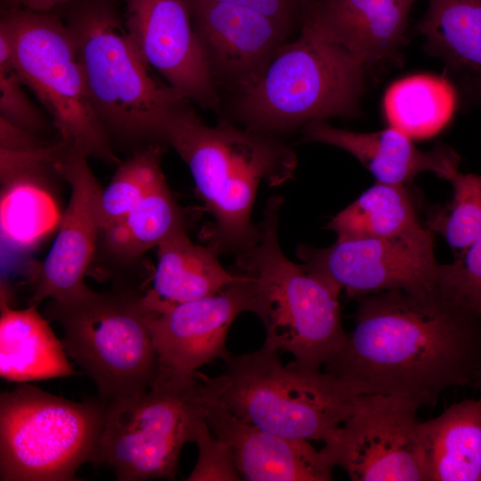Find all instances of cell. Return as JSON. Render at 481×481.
Listing matches in <instances>:
<instances>
[{
	"instance_id": "484cf974",
	"label": "cell",
	"mask_w": 481,
	"mask_h": 481,
	"mask_svg": "<svg viewBox=\"0 0 481 481\" xmlns=\"http://www.w3.org/2000/svg\"><path fill=\"white\" fill-rule=\"evenodd\" d=\"M327 227L337 234V240H345L395 237L422 225L405 185L376 182L338 212Z\"/></svg>"
},
{
	"instance_id": "83f0119b",
	"label": "cell",
	"mask_w": 481,
	"mask_h": 481,
	"mask_svg": "<svg viewBox=\"0 0 481 481\" xmlns=\"http://www.w3.org/2000/svg\"><path fill=\"white\" fill-rule=\"evenodd\" d=\"M161 147L153 143L121 163L102 194L101 232L122 219L164 177Z\"/></svg>"
},
{
	"instance_id": "4316f807",
	"label": "cell",
	"mask_w": 481,
	"mask_h": 481,
	"mask_svg": "<svg viewBox=\"0 0 481 481\" xmlns=\"http://www.w3.org/2000/svg\"><path fill=\"white\" fill-rule=\"evenodd\" d=\"M182 228V213L163 177L122 219L100 235L112 257L131 262Z\"/></svg>"
},
{
	"instance_id": "2e32d148",
	"label": "cell",
	"mask_w": 481,
	"mask_h": 481,
	"mask_svg": "<svg viewBox=\"0 0 481 481\" xmlns=\"http://www.w3.org/2000/svg\"><path fill=\"white\" fill-rule=\"evenodd\" d=\"M211 76L240 94L286 43L289 28L249 8L216 0H187Z\"/></svg>"
},
{
	"instance_id": "e0dca14e",
	"label": "cell",
	"mask_w": 481,
	"mask_h": 481,
	"mask_svg": "<svg viewBox=\"0 0 481 481\" xmlns=\"http://www.w3.org/2000/svg\"><path fill=\"white\" fill-rule=\"evenodd\" d=\"M211 432L228 444L248 481H328L334 466L306 440L266 432L236 417L221 402L207 417Z\"/></svg>"
},
{
	"instance_id": "3957f363",
	"label": "cell",
	"mask_w": 481,
	"mask_h": 481,
	"mask_svg": "<svg viewBox=\"0 0 481 481\" xmlns=\"http://www.w3.org/2000/svg\"><path fill=\"white\" fill-rule=\"evenodd\" d=\"M280 196L272 197L256 243L237 256V270L250 279V312L264 324V347L288 352L295 370L318 372L340 349L347 334L341 323V289L290 261L278 240Z\"/></svg>"
},
{
	"instance_id": "8fae6325",
	"label": "cell",
	"mask_w": 481,
	"mask_h": 481,
	"mask_svg": "<svg viewBox=\"0 0 481 481\" xmlns=\"http://www.w3.org/2000/svg\"><path fill=\"white\" fill-rule=\"evenodd\" d=\"M420 406L396 395H359L352 413L322 450L354 481H427Z\"/></svg>"
},
{
	"instance_id": "603a6c76",
	"label": "cell",
	"mask_w": 481,
	"mask_h": 481,
	"mask_svg": "<svg viewBox=\"0 0 481 481\" xmlns=\"http://www.w3.org/2000/svg\"><path fill=\"white\" fill-rule=\"evenodd\" d=\"M152 289L145 293L151 309L212 296L243 278L225 270L209 247L193 243L184 228L167 237L158 247Z\"/></svg>"
},
{
	"instance_id": "9a60e30c",
	"label": "cell",
	"mask_w": 481,
	"mask_h": 481,
	"mask_svg": "<svg viewBox=\"0 0 481 481\" xmlns=\"http://www.w3.org/2000/svg\"><path fill=\"white\" fill-rule=\"evenodd\" d=\"M251 303L250 279L243 274L212 296L150 311L148 325L158 355V372L192 376L216 359L227 360L229 328L240 314L250 312Z\"/></svg>"
},
{
	"instance_id": "30bf717a",
	"label": "cell",
	"mask_w": 481,
	"mask_h": 481,
	"mask_svg": "<svg viewBox=\"0 0 481 481\" xmlns=\"http://www.w3.org/2000/svg\"><path fill=\"white\" fill-rule=\"evenodd\" d=\"M15 43V71L45 107L68 147L118 162L92 104L73 36L49 12L14 7L2 17Z\"/></svg>"
},
{
	"instance_id": "cb8c5ba5",
	"label": "cell",
	"mask_w": 481,
	"mask_h": 481,
	"mask_svg": "<svg viewBox=\"0 0 481 481\" xmlns=\"http://www.w3.org/2000/svg\"><path fill=\"white\" fill-rule=\"evenodd\" d=\"M427 481H481V395L420 425Z\"/></svg>"
},
{
	"instance_id": "f546056e",
	"label": "cell",
	"mask_w": 481,
	"mask_h": 481,
	"mask_svg": "<svg viewBox=\"0 0 481 481\" xmlns=\"http://www.w3.org/2000/svg\"><path fill=\"white\" fill-rule=\"evenodd\" d=\"M437 285L481 314V232L450 264H440Z\"/></svg>"
},
{
	"instance_id": "9c48e42d",
	"label": "cell",
	"mask_w": 481,
	"mask_h": 481,
	"mask_svg": "<svg viewBox=\"0 0 481 481\" xmlns=\"http://www.w3.org/2000/svg\"><path fill=\"white\" fill-rule=\"evenodd\" d=\"M107 403L22 384L0 395V480L70 481L95 464Z\"/></svg>"
},
{
	"instance_id": "7a4b0ae2",
	"label": "cell",
	"mask_w": 481,
	"mask_h": 481,
	"mask_svg": "<svg viewBox=\"0 0 481 481\" xmlns=\"http://www.w3.org/2000/svg\"><path fill=\"white\" fill-rule=\"evenodd\" d=\"M188 101L166 118L159 140L184 161L212 217L208 247L216 254L240 255L259 235L251 213L258 186H277L294 175L297 157L274 135L228 121L209 126Z\"/></svg>"
},
{
	"instance_id": "7c38bea8",
	"label": "cell",
	"mask_w": 481,
	"mask_h": 481,
	"mask_svg": "<svg viewBox=\"0 0 481 481\" xmlns=\"http://www.w3.org/2000/svg\"><path fill=\"white\" fill-rule=\"evenodd\" d=\"M434 250V232L422 226L395 237L337 240L326 248L300 245L297 253L307 270L357 299L390 289L436 286L440 264Z\"/></svg>"
},
{
	"instance_id": "e575fe53",
	"label": "cell",
	"mask_w": 481,
	"mask_h": 481,
	"mask_svg": "<svg viewBox=\"0 0 481 481\" xmlns=\"http://www.w3.org/2000/svg\"><path fill=\"white\" fill-rule=\"evenodd\" d=\"M15 43L12 33L1 19L0 22V72L15 71Z\"/></svg>"
},
{
	"instance_id": "836d02e7",
	"label": "cell",
	"mask_w": 481,
	"mask_h": 481,
	"mask_svg": "<svg viewBox=\"0 0 481 481\" xmlns=\"http://www.w3.org/2000/svg\"><path fill=\"white\" fill-rule=\"evenodd\" d=\"M252 9L289 28L296 0H216Z\"/></svg>"
},
{
	"instance_id": "8d00e7d4",
	"label": "cell",
	"mask_w": 481,
	"mask_h": 481,
	"mask_svg": "<svg viewBox=\"0 0 481 481\" xmlns=\"http://www.w3.org/2000/svg\"><path fill=\"white\" fill-rule=\"evenodd\" d=\"M472 387L481 392V372L478 374L477 378L476 379Z\"/></svg>"
},
{
	"instance_id": "5bb4252c",
	"label": "cell",
	"mask_w": 481,
	"mask_h": 481,
	"mask_svg": "<svg viewBox=\"0 0 481 481\" xmlns=\"http://www.w3.org/2000/svg\"><path fill=\"white\" fill-rule=\"evenodd\" d=\"M87 159L84 152L64 144L56 162L59 175L70 186V199L58 234L37 273L31 304L45 298L70 300L91 289L85 275L101 233L102 189Z\"/></svg>"
},
{
	"instance_id": "4dcf8cb0",
	"label": "cell",
	"mask_w": 481,
	"mask_h": 481,
	"mask_svg": "<svg viewBox=\"0 0 481 481\" xmlns=\"http://www.w3.org/2000/svg\"><path fill=\"white\" fill-rule=\"evenodd\" d=\"M194 443L199 448V457L188 481L225 480L237 481L241 477L237 470L232 449L217 438L207 421L198 428Z\"/></svg>"
},
{
	"instance_id": "5b68a950",
	"label": "cell",
	"mask_w": 481,
	"mask_h": 481,
	"mask_svg": "<svg viewBox=\"0 0 481 481\" xmlns=\"http://www.w3.org/2000/svg\"><path fill=\"white\" fill-rule=\"evenodd\" d=\"M365 66L344 47L303 22L257 79L237 95L235 110L246 127L277 134L357 111Z\"/></svg>"
},
{
	"instance_id": "7402d4cb",
	"label": "cell",
	"mask_w": 481,
	"mask_h": 481,
	"mask_svg": "<svg viewBox=\"0 0 481 481\" xmlns=\"http://www.w3.org/2000/svg\"><path fill=\"white\" fill-rule=\"evenodd\" d=\"M36 304L25 309L0 300V375L23 383L75 374L64 346Z\"/></svg>"
},
{
	"instance_id": "d6a6232c",
	"label": "cell",
	"mask_w": 481,
	"mask_h": 481,
	"mask_svg": "<svg viewBox=\"0 0 481 481\" xmlns=\"http://www.w3.org/2000/svg\"><path fill=\"white\" fill-rule=\"evenodd\" d=\"M36 133L18 126L0 117V149L13 151H35L48 146Z\"/></svg>"
},
{
	"instance_id": "1f68e13d",
	"label": "cell",
	"mask_w": 481,
	"mask_h": 481,
	"mask_svg": "<svg viewBox=\"0 0 481 481\" xmlns=\"http://www.w3.org/2000/svg\"><path fill=\"white\" fill-rule=\"evenodd\" d=\"M22 85L16 71L0 72V117L37 134L45 127V120Z\"/></svg>"
},
{
	"instance_id": "f1b7e54d",
	"label": "cell",
	"mask_w": 481,
	"mask_h": 481,
	"mask_svg": "<svg viewBox=\"0 0 481 481\" xmlns=\"http://www.w3.org/2000/svg\"><path fill=\"white\" fill-rule=\"evenodd\" d=\"M449 181L452 200L432 212L427 224L434 233L442 235L457 255L481 232V175L458 169Z\"/></svg>"
},
{
	"instance_id": "4fadbf2b",
	"label": "cell",
	"mask_w": 481,
	"mask_h": 481,
	"mask_svg": "<svg viewBox=\"0 0 481 481\" xmlns=\"http://www.w3.org/2000/svg\"><path fill=\"white\" fill-rule=\"evenodd\" d=\"M125 27L135 47L182 97L217 110V86L187 0H126Z\"/></svg>"
},
{
	"instance_id": "d590c367",
	"label": "cell",
	"mask_w": 481,
	"mask_h": 481,
	"mask_svg": "<svg viewBox=\"0 0 481 481\" xmlns=\"http://www.w3.org/2000/svg\"><path fill=\"white\" fill-rule=\"evenodd\" d=\"M14 7L39 12H49L58 5L71 0H9Z\"/></svg>"
},
{
	"instance_id": "6da1fadb",
	"label": "cell",
	"mask_w": 481,
	"mask_h": 481,
	"mask_svg": "<svg viewBox=\"0 0 481 481\" xmlns=\"http://www.w3.org/2000/svg\"><path fill=\"white\" fill-rule=\"evenodd\" d=\"M356 301L355 328L325 372L359 395H396L421 405L449 387H472L481 372V314L437 284Z\"/></svg>"
},
{
	"instance_id": "ba28073f",
	"label": "cell",
	"mask_w": 481,
	"mask_h": 481,
	"mask_svg": "<svg viewBox=\"0 0 481 481\" xmlns=\"http://www.w3.org/2000/svg\"><path fill=\"white\" fill-rule=\"evenodd\" d=\"M278 352L261 349L225 360L228 386L221 403L266 432L326 443L352 413L358 392L325 371L284 366Z\"/></svg>"
},
{
	"instance_id": "ac0fdd59",
	"label": "cell",
	"mask_w": 481,
	"mask_h": 481,
	"mask_svg": "<svg viewBox=\"0 0 481 481\" xmlns=\"http://www.w3.org/2000/svg\"><path fill=\"white\" fill-rule=\"evenodd\" d=\"M61 152L59 143L29 151L0 150L1 236L18 248L37 242L60 216L49 183Z\"/></svg>"
},
{
	"instance_id": "d6986e66",
	"label": "cell",
	"mask_w": 481,
	"mask_h": 481,
	"mask_svg": "<svg viewBox=\"0 0 481 481\" xmlns=\"http://www.w3.org/2000/svg\"><path fill=\"white\" fill-rule=\"evenodd\" d=\"M417 0H319L304 21L344 47L365 67L397 53Z\"/></svg>"
},
{
	"instance_id": "277c9868",
	"label": "cell",
	"mask_w": 481,
	"mask_h": 481,
	"mask_svg": "<svg viewBox=\"0 0 481 481\" xmlns=\"http://www.w3.org/2000/svg\"><path fill=\"white\" fill-rule=\"evenodd\" d=\"M227 386L224 373L158 372L145 391L107 403L95 465H108L122 481L175 479L183 446L194 442Z\"/></svg>"
},
{
	"instance_id": "52a82bcc",
	"label": "cell",
	"mask_w": 481,
	"mask_h": 481,
	"mask_svg": "<svg viewBox=\"0 0 481 481\" xmlns=\"http://www.w3.org/2000/svg\"><path fill=\"white\" fill-rule=\"evenodd\" d=\"M144 294L125 289L50 299L44 316L59 323L64 349L94 380L106 403L148 389L158 372V355L148 325Z\"/></svg>"
},
{
	"instance_id": "44dd1931",
	"label": "cell",
	"mask_w": 481,
	"mask_h": 481,
	"mask_svg": "<svg viewBox=\"0 0 481 481\" xmlns=\"http://www.w3.org/2000/svg\"><path fill=\"white\" fill-rule=\"evenodd\" d=\"M418 30L446 63L464 100L481 106V0H428Z\"/></svg>"
},
{
	"instance_id": "d4e9b609",
	"label": "cell",
	"mask_w": 481,
	"mask_h": 481,
	"mask_svg": "<svg viewBox=\"0 0 481 481\" xmlns=\"http://www.w3.org/2000/svg\"><path fill=\"white\" fill-rule=\"evenodd\" d=\"M457 92L445 78L419 74L395 82L386 92L384 110L390 125L412 139L436 135L450 121Z\"/></svg>"
},
{
	"instance_id": "8992f818",
	"label": "cell",
	"mask_w": 481,
	"mask_h": 481,
	"mask_svg": "<svg viewBox=\"0 0 481 481\" xmlns=\"http://www.w3.org/2000/svg\"><path fill=\"white\" fill-rule=\"evenodd\" d=\"M66 24L92 104L107 132L159 140L167 116L187 100L152 76L118 13L106 2L89 0L71 10Z\"/></svg>"
},
{
	"instance_id": "ffe728a7",
	"label": "cell",
	"mask_w": 481,
	"mask_h": 481,
	"mask_svg": "<svg viewBox=\"0 0 481 481\" xmlns=\"http://www.w3.org/2000/svg\"><path fill=\"white\" fill-rule=\"evenodd\" d=\"M305 139L342 149L356 158L376 182L405 185L421 172L449 180L459 169L458 154L447 146L417 148L413 139L393 127L360 133L333 127L325 120L303 126Z\"/></svg>"
}]
</instances>
